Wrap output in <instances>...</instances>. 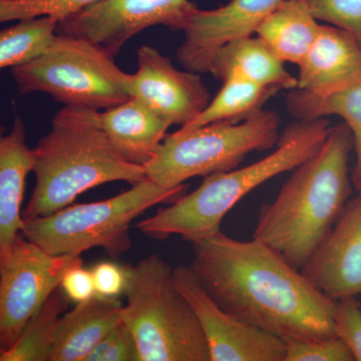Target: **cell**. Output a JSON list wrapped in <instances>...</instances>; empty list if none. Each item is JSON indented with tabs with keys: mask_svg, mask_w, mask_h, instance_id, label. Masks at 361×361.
Instances as JSON below:
<instances>
[{
	"mask_svg": "<svg viewBox=\"0 0 361 361\" xmlns=\"http://www.w3.org/2000/svg\"><path fill=\"white\" fill-rule=\"evenodd\" d=\"M189 266L223 310L283 339L336 337L334 301L300 270L255 238L241 241L222 231L192 243Z\"/></svg>",
	"mask_w": 361,
	"mask_h": 361,
	"instance_id": "1",
	"label": "cell"
},
{
	"mask_svg": "<svg viewBox=\"0 0 361 361\" xmlns=\"http://www.w3.org/2000/svg\"><path fill=\"white\" fill-rule=\"evenodd\" d=\"M353 152L348 126H331L317 153L292 170L276 198L259 209L253 238L302 269L350 200Z\"/></svg>",
	"mask_w": 361,
	"mask_h": 361,
	"instance_id": "2",
	"label": "cell"
},
{
	"mask_svg": "<svg viewBox=\"0 0 361 361\" xmlns=\"http://www.w3.org/2000/svg\"><path fill=\"white\" fill-rule=\"evenodd\" d=\"M32 154L35 185L23 220L51 215L106 183L134 185L147 178L144 167L116 152L102 126L101 111L94 109L66 106L59 110Z\"/></svg>",
	"mask_w": 361,
	"mask_h": 361,
	"instance_id": "3",
	"label": "cell"
},
{
	"mask_svg": "<svg viewBox=\"0 0 361 361\" xmlns=\"http://www.w3.org/2000/svg\"><path fill=\"white\" fill-rule=\"evenodd\" d=\"M329 118L296 120L280 133L276 149L251 165L204 178L200 186L137 223L142 234L156 240L180 236L199 241L220 231L221 223L244 197L315 155L329 135Z\"/></svg>",
	"mask_w": 361,
	"mask_h": 361,
	"instance_id": "4",
	"label": "cell"
},
{
	"mask_svg": "<svg viewBox=\"0 0 361 361\" xmlns=\"http://www.w3.org/2000/svg\"><path fill=\"white\" fill-rule=\"evenodd\" d=\"M173 270L158 254L128 265L123 322L140 361H211L198 319L173 283Z\"/></svg>",
	"mask_w": 361,
	"mask_h": 361,
	"instance_id": "5",
	"label": "cell"
},
{
	"mask_svg": "<svg viewBox=\"0 0 361 361\" xmlns=\"http://www.w3.org/2000/svg\"><path fill=\"white\" fill-rule=\"evenodd\" d=\"M188 186L166 188L146 179L106 200L77 204L51 215L25 220L20 234L52 255L80 256L101 248L114 258L130 250V225L145 211L171 204Z\"/></svg>",
	"mask_w": 361,
	"mask_h": 361,
	"instance_id": "6",
	"label": "cell"
},
{
	"mask_svg": "<svg viewBox=\"0 0 361 361\" xmlns=\"http://www.w3.org/2000/svg\"><path fill=\"white\" fill-rule=\"evenodd\" d=\"M20 94L44 92L59 103L101 111L132 97L133 75L82 37L56 35L39 56L11 68Z\"/></svg>",
	"mask_w": 361,
	"mask_h": 361,
	"instance_id": "7",
	"label": "cell"
},
{
	"mask_svg": "<svg viewBox=\"0 0 361 361\" xmlns=\"http://www.w3.org/2000/svg\"><path fill=\"white\" fill-rule=\"evenodd\" d=\"M279 128L277 114L263 109L238 123L180 128L164 137L144 166L146 177L161 186L174 188L192 178L234 170L252 152L276 147Z\"/></svg>",
	"mask_w": 361,
	"mask_h": 361,
	"instance_id": "8",
	"label": "cell"
},
{
	"mask_svg": "<svg viewBox=\"0 0 361 361\" xmlns=\"http://www.w3.org/2000/svg\"><path fill=\"white\" fill-rule=\"evenodd\" d=\"M80 256L52 255L20 235L0 260V348H11Z\"/></svg>",
	"mask_w": 361,
	"mask_h": 361,
	"instance_id": "9",
	"label": "cell"
},
{
	"mask_svg": "<svg viewBox=\"0 0 361 361\" xmlns=\"http://www.w3.org/2000/svg\"><path fill=\"white\" fill-rule=\"evenodd\" d=\"M198 9L191 0H102L59 20L56 33L90 40L115 56L147 28L183 32Z\"/></svg>",
	"mask_w": 361,
	"mask_h": 361,
	"instance_id": "10",
	"label": "cell"
},
{
	"mask_svg": "<svg viewBox=\"0 0 361 361\" xmlns=\"http://www.w3.org/2000/svg\"><path fill=\"white\" fill-rule=\"evenodd\" d=\"M173 283L198 319L211 361H285L283 339L247 324L223 310L191 268H174Z\"/></svg>",
	"mask_w": 361,
	"mask_h": 361,
	"instance_id": "11",
	"label": "cell"
},
{
	"mask_svg": "<svg viewBox=\"0 0 361 361\" xmlns=\"http://www.w3.org/2000/svg\"><path fill=\"white\" fill-rule=\"evenodd\" d=\"M137 59L132 97L171 126L191 123L210 103L200 73L178 70L171 59L149 45L137 49Z\"/></svg>",
	"mask_w": 361,
	"mask_h": 361,
	"instance_id": "12",
	"label": "cell"
},
{
	"mask_svg": "<svg viewBox=\"0 0 361 361\" xmlns=\"http://www.w3.org/2000/svg\"><path fill=\"white\" fill-rule=\"evenodd\" d=\"M300 271L332 300L361 296V190Z\"/></svg>",
	"mask_w": 361,
	"mask_h": 361,
	"instance_id": "13",
	"label": "cell"
},
{
	"mask_svg": "<svg viewBox=\"0 0 361 361\" xmlns=\"http://www.w3.org/2000/svg\"><path fill=\"white\" fill-rule=\"evenodd\" d=\"M283 0H230L225 6L195 13L183 30L177 59L188 71L206 73L214 52L230 40L250 37Z\"/></svg>",
	"mask_w": 361,
	"mask_h": 361,
	"instance_id": "14",
	"label": "cell"
},
{
	"mask_svg": "<svg viewBox=\"0 0 361 361\" xmlns=\"http://www.w3.org/2000/svg\"><path fill=\"white\" fill-rule=\"evenodd\" d=\"M298 66L296 89L316 97L330 96L361 82V49L345 30L322 25Z\"/></svg>",
	"mask_w": 361,
	"mask_h": 361,
	"instance_id": "15",
	"label": "cell"
},
{
	"mask_svg": "<svg viewBox=\"0 0 361 361\" xmlns=\"http://www.w3.org/2000/svg\"><path fill=\"white\" fill-rule=\"evenodd\" d=\"M32 168L25 123L16 116L11 130L0 127V260L13 248L25 224L23 202Z\"/></svg>",
	"mask_w": 361,
	"mask_h": 361,
	"instance_id": "16",
	"label": "cell"
},
{
	"mask_svg": "<svg viewBox=\"0 0 361 361\" xmlns=\"http://www.w3.org/2000/svg\"><path fill=\"white\" fill-rule=\"evenodd\" d=\"M206 73L222 82L237 78L278 90L297 87V78L285 68L284 61L252 35L230 40L219 47L211 56Z\"/></svg>",
	"mask_w": 361,
	"mask_h": 361,
	"instance_id": "17",
	"label": "cell"
},
{
	"mask_svg": "<svg viewBox=\"0 0 361 361\" xmlns=\"http://www.w3.org/2000/svg\"><path fill=\"white\" fill-rule=\"evenodd\" d=\"M120 299L94 297L75 304L61 317L51 361H87L90 353L122 322Z\"/></svg>",
	"mask_w": 361,
	"mask_h": 361,
	"instance_id": "18",
	"label": "cell"
},
{
	"mask_svg": "<svg viewBox=\"0 0 361 361\" xmlns=\"http://www.w3.org/2000/svg\"><path fill=\"white\" fill-rule=\"evenodd\" d=\"M101 123L116 152L142 167L155 155L171 127L134 97L101 111Z\"/></svg>",
	"mask_w": 361,
	"mask_h": 361,
	"instance_id": "19",
	"label": "cell"
},
{
	"mask_svg": "<svg viewBox=\"0 0 361 361\" xmlns=\"http://www.w3.org/2000/svg\"><path fill=\"white\" fill-rule=\"evenodd\" d=\"M320 25L305 0H283L255 33L282 61L299 65L317 37Z\"/></svg>",
	"mask_w": 361,
	"mask_h": 361,
	"instance_id": "20",
	"label": "cell"
},
{
	"mask_svg": "<svg viewBox=\"0 0 361 361\" xmlns=\"http://www.w3.org/2000/svg\"><path fill=\"white\" fill-rule=\"evenodd\" d=\"M287 110L295 120H314L336 116L351 133L355 164L350 171L356 191L361 190V82L348 90L326 97H316L299 89L289 90Z\"/></svg>",
	"mask_w": 361,
	"mask_h": 361,
	"instance_id": "21",
	"label": "cell"
},
{
	"mask_svg": "<svg viewBox=\"0 0 361 361\" xmlns=\"http://www.w3.org/2000/svg\"><path fill=\"white\" fill-rule=\"evenodd\" d=\"M277 92L274 87H263L243 78H227L203 111L180 128L192 129L211 123L241 122L262 110L266 102Z\"/></svg>",
	"mask_w": 361,
	"mask_h": 361,
	"instance_id": "22",
	"label": "cell"
},
{
	"mask_svg": "<svg viewBox=\"0 0 361 361\" xmlns=\"http://www.w3.org/2000/svg\"><path fill=\"white\" fill-rule=\"evenodd\" d=\"M68 299L58 287L0 361H51L61 316L68 310Z\"/></svg>",
	"mask_w": 361,
	"mask_h": 361,
	"instance_id": "23",
	"label": "cell"
},
{
	"mask_svg": "<svg viewBox=\"0 0 361 361\" xmlns=\"http://www.w3.org/2000/svg\"><path fill=\"white\" fill-rule=\"evenodd\" d=\"M59 20L27 18L0 30V70L23 65L45 51L56 35Z\"/></svg>",
	"mask_w": 361,
	"mask_h": 361,
	"instance_id": "24",
	"label": "cell"
},
{
	"mask_svg": "<svg viewBox=\"0 0 361 361\" xmlns=\"http://www.w3.org/2000/svg\"><path fill=\"white\" fill-rule=\"evenodd\" d=\"M102 0H0V25L27 18L63 20Z\"/></svg>",
	"mask_w": 361,
	"mask_h": 361,
	"instance_id": "25",
	"label": "cell"
},
{
	"mask_svg": "<svg viewBox=\"0 0 361 361\" xmlns=\"http://www.w3.org/2000/svg\"><path fill=\"white\" fill-rule=\"evenodd\" d=\"M317 20L348 32L361 49V0H305Z\"/></svg>",
	"mask_w": 361,
	"mask_h": 361,
	"instance_id": "26",
	"label": "cell"
},
{
	"mask_svg": "<svg viewBox=\"0 0 361 361\" xmlns=\"http://www.w3.org/2000/svg\"><path fill=\"white\" fill-rule=\"evenodd\" d=\"M332 319L337 338L348 346L355 361H361V302L357 297L334 301Z\"/></svg>",
	"mask_w": 361,
	"mask_h": 361,
	"instance_id": "27",
	"label": "cell"
},
{
	"mask_svg": "<svg viewBox=\"0 0 361 361\" xmlns=\"http://www.w3.org/2000/svg\"><path fill=\"white\" fill-rule=\"evenodd\" d=\"M285 361H355L348 346L337 338L285 341Z\"/></svg>",
	"mask_w": 361,
	"mask_h": 361,
	"instance_id": "28",
	"label": "cell"
},
{
	"mask_svg": "<svg viewBox=\"0 0 361 361\" xmlns=\"http://www.w3.org/2000/svg\"><path fill=\"white\" fill-rule=\"evenodd\" d=\"M87 361H140L134 336L123 319L99 342Z\"/></svg>",
	"mask_w": 361,
	"mask_h": 361,
	"instance_id": "29",
	"label": "cell"
},
{
	"mask_svg": "<svg viewBox=\"0 0 361 361\" xmlns=\"http://www.w3.org/2000/svg\"><path fill=\"white\" fill-rule=\"evenodd\" d=\"M96 296L102 298L120 299L128 286V265L104 261L92 268Z\"/></svg>",
	"mask_w": 361,
	"mask_h": 361,
	"instance_id": "30",
	"label": "cell"
},
{
	"mask_svg": "<svg viewBox=\"0 0 361 361\" xmlns=\"http://www.w3.org/2000/svg\"><path fill=\"white\" fill-rule=\"evenodd\" d=\"M61 290L70 302H85L96 297L92 270L84 267V262L73 265L66 271L61 283Z\"/></svg>",
	"mask_w": 361,
	"mask_h": 361,
	"instance_id": "31",
	"label": "cell"
},
{
	"mask_svg": "<svg viewBox=\"0 0 361 361\" xmlns=\"http://www.w3.org/2000/svg\"><path fill=\"white\" fill-rule=\"evenodd\" d=\"M4 350L1 348H0V357H1L2 355H4Z\"/></svg>",
	"mask_w": 361,
	"mask_h": 361,
	"instance_id": "32",
	"label": "cell"
}]
</instances>
